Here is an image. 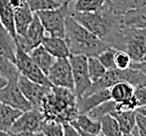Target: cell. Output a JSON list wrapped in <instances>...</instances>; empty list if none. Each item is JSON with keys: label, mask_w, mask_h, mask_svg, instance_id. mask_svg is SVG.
<instances>
[{"label": "cell", "mask_w": 146, "mask_h": 136, "mask_svg": "<svg viewBox=\"0 0 146 136\" xmlns=\"http://www.w3.org/2000/svg\"><path fill=\"white\" fill-rule=\"evenodd\" d=\"M140 62H143V63H146V53L143 55V57H142V59H141V61Z\"/></svg>", "instance_id": "45"}, {"label": "cell", "mask_w": 146, "mask_h": 136, "mask_svg": "<svg viewBox=\"0 0 146 136\" xmlns=\"http://www.w3.org/2000/svg\"><path fill=\"white\" fill-rule=\"evenodd\" d=\"M21 114V111L0 102V132L10 133L14 123Z\"/></svg>", "instance_id": "18"}, {"label": "cell", "mask_w": 146, "mask_h": 136, "mask_svg": "<svg viewBox=\"0 0 146 136\" xmlns=\"http://www.w3.org/2000/svg\"><path fill=\"white\" fill-rule=\"evenodd\" d=\"M135 95H136L137 99H138V102H139L140 106L146 105V84L136 87Z\"/></svg>", "instance_id": "36"}, {"label": "cell", "mask_w": 146, "mask_h": 136, "mask_svg": "<svg viewBox=\"0 0 146 136\" xmlns=\"http://www.w3.org/2000/svg\"><path fill=\"white\" fill-rule=\"evenodd\" d=\"M133 135H135V136H140L139 133H138V131H137V128H135V129H133Z\"/></svg>", "instance_id": "46"}, {"label": "cell", "mask_w": 146, "mask_h": 136, "mask_svg": "<svg viewBox=\"0 0 146 136\" xmlns=\"http://www.w3.org/2000/svg\"><path fill=\"white\" fill-rule=\"evenodd\" d=\"M42 46L56 59L68 58L70 56L68 45L63 38L45 36L42 41Z\"/></svg>", "instance_id": "15"}, {"label": "cell", "mask_w": 146, "mask_h": 136, "mask_svg": "<svg viewBox=\"0 0 146 136\" xmlns=\"http://www.w3.org/2000/svg\"><path fill=\"white\" fill-rule=\"evenodd\" d=\"M124 51L133 62H140L146 53V28H136L125 25L124 28Z\"/></svg>", "instance_id": "7"}, {"label": "cell", "mask_w": 146, "mask_h": 136, "mask_svg": "<svg viewBox=\"0 0 146 136\" xmlns=\"http://www.w3.org/2000/svg\"><path fill=\"white\" fill-rule=\"evenodd\" d=\"M117 49L113 48V47H108L105 50H103L102 53H100L99 56L97 57L99 61L102 63V65L106 70L115 69L116 65H115V56H116Z\"/></svg>", "instance_id": "32"}, {"label": "cell", "mask_w": 146, "mask_h": 136, "mask_svg": "<svg viewBox=\"0 0 146 136\" xmlns=\"http://www.w3.org/2000/svg\"><path fill=\"white\" fill-rule=\"evenodd\" d=\"M45 36H46L45 30H44L43 25L40 21L39 17L37 16V14L35 13L33 21L27 28L25 36L16 37L17 45L20 48H22L25 53H30L31 50H33L35 47L42 44V41H43Z\"/></svg>", "instance_id": "10"}, {"label": "cell", "mask_w": 146, "mask_h": 136, "mask_svg": "<svg viewBox=\"0 0 146 136\" xmlns=\"http://www.w3.org/2000/svg\"><path fill=\"white\" fill-rule=\"evenodd\" d=\"M16 50V39L5 30V27L0 22V56L5 57L7 59L15 63Z\"/></svg>", "instance_id": "16"}, {"label": "cell", "mask_w": 146, "mask_h": 136, "mask_svg": "<svg viewBox=\"0 0 146 136\" xmlns=\"http://www.w3.org/2000/svg\"><path fill=\"white\" fill-rule=\"evenodd\" d=\"M30 10L33 13H38L42 11L54 10L59 7L62 3L57 0H25Z\"/></svg>", "instance_id": "30"}, {"label": "cell", "mask_w": 146, "mask_h": 136, "mask_svg": "<svg viewBox=\"0 0 146 136\" xmlns=\"http://www.w3.org/2000/svg\"><path fill=\"white\" fill-rule=\"evenodd\" d=\"M130 68L136 70H139L141 72L146 73V63H143V62H131L130 64Z\"/></svg>", "instance_id": "38"}, {"label": "cell", "mask_w": 146, "mask_h": 136, "mask_svg": "<svg viewBox=\"0 0 146 136\" xmlns=\"http://www.w3.org/2000/svg\"><path fill=\"white\" fill-rule=\"evenodd\" d=\"M111 115L115 117L119 124L121 133H131L136 128V110L130 111H115L111 113Z\"/></svg>", "instance_id": "19"}, {"label": "cell", "mask_w": 146, "mask_h": 136, "mask_svg": "<svg viewBox=\"0 0 146 136\" xmlns=\"http://www.w3.org/2000/svg\"><path fill=\"white\" fill-rule=\"evenodd\" d=\"M99 136H102V135H99Z\"/></svg>", "instance_id": "50"}, {"label": "cell", "mask_w": 146, "mask_h": 136, "mask_svg": "<svg viewBox=\"0 0 146 136\" xmlns=\"http://www.w3.org/2000/svg\"><path fill=\"white\" fill-rule=\"evenodd\" d=\"M41 133L43 136H64L63 124L52 120H45Z\"/></svg>", "instance_id": "31"}, {"label": "cell", "mask_w": 146, "mask_h": 136, "mask_svg": "<svg viewBox=\"0 0 146 136\" xmlns=\"http://www.w3.org/2000/svg\"><path fill=\"white\" fill-rule=\"evenodd\" d=\"M136 111L138 113H140V114L146 116V105H144V106H140L139 108H137Z\"/></svg>", "instance_id": "40"}, {"label": "cell", "mask_w": 146, "mask_h": 136, "mask_svg": "<svg viewBox=\"0 0 146 136\" xmlns=\"http://www.w3.org/2000/svg\"><path fill=\"white\" fill-rule=\"evenodd\" d=\"M120 136H135V135H133V133L131 132V133H122Z\"/></svg>", "instance_id": "44"}, {"label": "cell", "mask_w": 146, "mask_h": 136, "mask_svg": "<svg viewBox=\"0 0 146 136\" xmlns=\"http://www.w3.org/2000/svg\"><path fill=\"white\" fill-rule=\"evenodd\" d=\"M115 111H117V103L115 101L110 100L102 103L96 108H94L93 110H90V112L86 113V114L90 116V118L99 122L103 116L107 115V114H111Z\"/></svg>", "instance_id": "27"}, {"label": "cell", "mask_w": 146, "mask_h": 136, "mask_svg": "<svg viewBox=\"0 0 146 136\" xmlns=\"http://www.w3.org/2000/svg\"><path fill=\"white\" fill-rule=\"evenodd\" d=\"M70 124L75 128L81 130L83 132L95 134V135H100V133H101L100 122L90 118L87 114H79L77 116L76 120L72 122Z\"/></svg>", "instance_id": "24"}, {"label": "cell", "mask_w": 146, "mask_h": 136, "mask_svg": "<svg viewBox=\"0 0 146 136\" xmlns=\"http://www.w3.org/2000/svg\"><path fill=\"white\" fill-rule=\"evenodd\" d=\"M0 22L5 30L16 39L17 33L14 21V10L9 0H0Z\"/></svg>", "instance_id": "20"}, {"label": "cell", "mask_w": 146, "mask_h": 136, "mask_svg": "<svg viewBox=\"0 0 146 136\" xmlns=\"http://www.w3.org/2000/svg\"><path fill=\"white\" fill-rule=\"evenodd\" d=\"M136 128L140 136H146V116L137 112Z\"/></svg>", "instance_id": "35"}, {"label": "cell", "mask_w": 146, "mask_h": 136, "mask_svg": "<svg viewBox=\"0 0 146 136\" xmlns=\"http://www.w3.org/2000/svg\"><path fill=\"white\" fill-rule=\"evenodd\" d=\"M76 129H77V128H76ZM77 130L79 131L80 135H81V136H99V135H95V134H90V133L83 132V131H81V130H79V129H77Z\"/></svg>", "instance_id": "42"}, {"label": "cell", "mask_w": 146, "mask_h": 136, "mask_svg": "<svg viewBox=\"0 0 146 136\" xmlns=\"http://www.w3.org/2000/svg\"><path fill=\"white\" fill-rule=\"evenodd\" d=\"M100 126H101V133L100 135L102 136H120L121 130H120L119 124L117 120L111 114L103 116L99 120Z\"/></svg>", "instance_id": "26"}, {"label": "cell", "mask_w": 146, "mask_h": 136, "mask_svg": "<svg viewBox=\"0 0 146 136\" xmlns=\"http://www.w3.org/2000/svg\"><path fill=\"white\" fill-rule=\"evenodd\" d=\"M131 58L126 51L124 50H117L116 56H115V65L116 68L121 70L127 69L129 68L130 64H131Z\"/></svg>", "instance_id": "33"}, {"label": "cell", "mask_w": 146, "mask_h": 136, "mask_svg": "<svg viewBox=\"0 0 146 136\" xmlns=\"http://www.w3.org/2000/svg\"><path fill=\"white\" fill-rule=\"evenodd\" d=\"M87 65H88V74H90L92 84L99 81L107 71L106 68L103 66L97 57L87 58Z\"/></svg>", "instance_id": "28"}, {"label": "cell", "mask_w": 146, "mask_h": 136, "mask_svg": "<svg viewBox=\"0 0 146 136\" xmlns=\"http://www.w3.org/2000/svg\"><path fill=\"white\" fill-rule=\"evenodd\" d=\"M0 76H3L7 81H11L18 79L20 73L15 63L7 59L5 57L0 56Z\"/></svg>", "instance_id": "29"}, {"label": "cell", "mask_w": 146, "mask_h": 136, "mask_svg": "<svg viewBox=\"0 0 146 136\" xmlns=\"http://www.w3.org/2000/svg\"><path fill=\"white\" fill-rule=\"evenodd\" d=\"M64 136H81L79 131L72 125V124H64Z\"/></svg>", "instance_id": "37"}, {"label": "cell", "mask_w": 146, "mask_h": 136, "mask_svg": "<svg viewBox=\"0 0 146 136\" xmlns=\"http://www.w3.org/2000/svg\"><path fill=\"white\" fill-rule=\"evenodd\" d=\"M0 136H12L9 132H0Z\"/></svg>", "instance_id": "43"}, {"label": "cell", "mask_w": 146, "mask_h": 136, "mask_svg": "<svg viewBox=\"0 0 146 136\" xmlns=\"http://www.w3.org/2000/svg\"><path fill=\"white\" fill-rule=\"evenodd\" d=\"M47 78L53 86L62 87L74 91L73 71L68 58L56 59L47 73Z\"/></svg>", "instance_id": "9"}, {"label": "cell", "mask_w": 146, "mask_h": 136, "mask_svg": "<svg viewBox=\"0 0 146 136\" xmlns=\"http://www.w3.org/2000/svg\"><path fill=\"white\" fill-rule=\"evenodd\" d=\"M45 122L43 113L38 109H31L22 114L14 123L10 133L17 132H41Z\"/></svg>", "instance_id": "12"}, {"label": "cell", "mask_w": 146, "mask_h": 136, "mask_svg": "<svg viewBox=\"0 0 146 136\" xmlns=\"http://www.w3.org/2000/svg\"><path fill=\"white\" fill-rule=\"evenodd\" d=\"M12 136H43L41 132H17V133H11Z\"/></svg>", "instance_id": "39"}, {"label": "cell", "mask_w": 146, "mask_h": 136, "mask_svg": "<svg viewBox=\"0 0 146 136\" xmlns=\"http://www.w3.org/2000/svg\"><path fill=\"white\" fill-rule=\"evenodd\" d=\"M57 1H59L60 3H63V2H65V1H67V0H57Z\"/></svg>", "instance_id": "47"}, {"label": "cell", "mask_w": 146, "mask_h": 136, "mask_svg": "<svg viewBox=\"0 0 146 136\" xmlns=\"http://www.w3.org/2000/svg\"><path fill=\"white\" fill-rule=\"evenodd\" d=\"M70 16L82 26L117 50H124L123 15L113 13L108 5L96 13H78L70 11Z\"/></svg>", "instance_id": "1"}, {"label": "cell", "mask_w": 146, "mask_h": 136, "mask_svg": "<svg viewBox=\"0 0 146 136\" xmlns=\"http://www.w3.org/2000/svg\"><path fill=\"white\" fill-rule=\"evenodd\" d=\"M65 41L70 55L74 56L98 57L103 50L110 47L93 33L68 16L65 22Z\"/></svg>", "instance_id": "3"}, {"label": "cell", "mask_w": 146, "mask_h": 136, "mask_svg": "<svg viewBox=\"0 0 146 136\" xmlns=\"http://www.w3.org/2000/svg\"><path fill=\"white\" fill-rule=\"evenodd\" d=\"M67 1H68V2H70V3H73L75 0H67Z\"/></svg>", "instance_id": "48"}, {"label": "cell", "mask_w": 146, "mask_h": 136, "mask_svg": "<svg viewBox=\"0 0 146 136\" xmlns=\"http://www.w3.org/2000/svg\"><path fill=\"white\" fill-rule=\"evenodd\" d=\"M139 102L137 96L133 94L131 97H129L128 100L124 101L122 103L117 104V111H130V110H137V108H139Z\"/></svg>", "instance_id": "34"}, {"label": "cell", "mask_w": 146, "mask_h": 136, "mask_svg": "<svg viewBox=\"0 0 146 136\" xmlns=\"http://www.w3.org/2000/svg\"><path fill=\"white\" fill-rule=\"evenodd\" d=\"M68 59L73 71L74 93L77 99H80L92 85V81L88 74L87 57L70 55Z\"/></svg>", "instance_id": "6"}, {"label": "cell", "mask_w": 146, "mask_h": 136, "mask_svg": "<svg viewBox=\"0 0 146 136\" xmlns=\"http://www.w3.org/2000/svg\"><path fill=\"white\" fill-rule=\"evenodd\" d=\"M34 14L35 13H33L30 10L25 0L19 7L14 9V21H15V28H16L17 36H25L27 28L33 21Z\"/></svg>", "instance_id": "14"}, {"label": "cell", "mask_w": 146, "mask_h": 136, "mask_svg": "<svg viewBox=\"0 0 146 136\" xmlns=\"http://www.w3.org/2000/svg\"><path fill=\"white\" fill-rule=\"evenodd\" d=\"M105 1H106V3H107V2H108V0H105Z\"/></svg>", "instance_id": "49"}, {"label": "cell", "mask_w": 146, "mask_h": 136, "mask_svg": "<svg viewBox=\"0 0 146 136\" xmlns=\"http://www.w3.org/2000/svg\"><path fill=\"white\" fill-rule=\"evenodd\" d=\"M18 86L22 91L23 95L27 97V100L32 104L34 109L38 110L41 109L44 99L52 88V87H46L41 84L35 83L21 74L18 78Z\"/></svg>", "instance_id": "11"}, {"label": "cell", "mask_w": 146, "mask_h": 136, "mask_svg": "<svg viewBox=\"0 0 146 136\" xmlns=\"http://www.w3.org/2000/svg\"><path fill=\"white\" fill-rule=\"evenodd\" d=\"M30 57L32 58V60L35 62V63L38 65L40 69L42 70L45 74L47 76V73L50 71V67L53 66L55 61H56V58L54 56H52L48 51H47L42 44L39 45V46L35 47L33 50H31V53H29Z\"/></svg>", "instance_id": "17"}, {"label": "cell", "mask_w": 146, "mask_h": 136, "mask_svg": "<svg viewBox=\"0 0 146 136\" xmlns=\"http://www.w3.org/2000/svg\"><path fill=\"white\" fill-rule=\"evenodd\" d=\"M7 82H9V81H7V79H4L3 76H0V89H1L2 87L5 86V85H7Z\"/></svg>", "instance_id": "41"}, {"label": "cell", "mask_w": 146, "mask_h": 136, "mask_svg": "<svg viewBox=\"0 0 146 136\" xmlns=\"http://www.w3.org/2000/svg\"><path fill=\"white\" fill-rule=\"evenodd\" d=\"M110 100H111L110 89L99 90L92 94L77 99V107H78L79 114H86L94 108H96L102 103Z\"/></svg>", "instance_id": "13"}, {"label": "cell", "mask_w": 146, "mask_h": 136, "mask_svg": "<svg viewBox=\"0 0 146 136\" xmlns=\"http://www.w3.org/2000/svg\"><path fill=\"white\" fill-rule=\"evenodd\" d=\"M36 14L39 17L40 21L45 30V33L48 34V36L65 39V22L67 17L70 15L68 1L63 2L57 9L42 11Z\"/></svg>", "instance_id": "4"}, {"label": "cell", "mask_w": 146, "mask_h": 136, "mask_svg": "<svg viewBox=\"0 0 146 136\" xmlns=\"http://www.w3.org/2000/svg\"><path fill=\"white\" fill-rule=\"evenodd\" d=\"M15 65L17 66V69H18L20 74L25 76L27 79L33 81L35 83L41 84L43 86L53 87L46 74L32 60L30 55L25 53L22 48H20L18 45H17L16 50Z\"/></svg>", "instance_id": "5"}, {"label": "cell", "mask_w": 146, "mask_h": 136, "mask_svg": "<svg viewBox=\"0 0 146 136\" xmlns=\"http://www.w3.org/2000/svg\"><path fill=\"white\" fill-rule=\"evenodd\" d=\"M123 21L126 26L146 28V7L128 11L123 15Z\"/></svg>", "instance_id": "25"}, {"label": "cell", "mask_w": 146, "mask_h": 136, "mask_svg": "<svg viewBox=\"0 0 146 136\" xmlns=\"http://www.w3.org/2000/svg\"><path fill=\"white\" fill-rule=\"evenodd\" d=\"M40 111L45 120H52L61 124H70L79 115L77 97L73 90L53 86L45 96Z\"/></svg>", "instance_id": "2"}, {"label": "cell", "mask_w": 146, "mask_h": 136, "mask_svg": "<svg viewBox=\"0 0 146 136\" xmlns=\"http://www.w3.org/2000/svg\"><path fill=\"white\" fill-rule=\"evenodd\" d=\"M107 5L113 13L124 15L128 11L146 7V0H108Z\"/></svg>", "instance_id": "22"}, {"label": "cell", "mask_w": 146, "mask_h": 136, "mask_svg": "<svg viewBox=\"0 0 146 136\" xmlns=\"http://www.w3.org/2000/svg\"><path fill=\"white\" fill-rule=\"evenodd\" d=\"M135 90L136 87L133 86L131 84L127 82H119L110 88V97L117 104L122 103L135 94Z\"/></svg>", "instance_id": "23"}, {"label": "cell", "mask_w": 146, "mask_h": 136, "mask_svg": "<svg viewBox=\"0 0 146 136\" xmlns=\"http://www.w3.org/2000/svg\"><path fill=\"white\" fill-rule=\"evenodd\" d=\"M105 0H75L70 4V11L78 13H96L106 7Z\"/></svg>", "instance_id": "21"}, {"label": "cell", "mask_w": 146, "mask_h": 136, "mask_svg": "<svg viewBox=\"0 0 146 136\" xmlns=\"http://www.w3.org/2000/svg\"><path fill=\"white\" fill-rule=\"evenodd\" d=\"M0 102L21 112L33 109L32 104L27 100L18 86V79L9 81L7 85L0 89Z\"/></svg>", "instance_id": "8"}]
</instances>
